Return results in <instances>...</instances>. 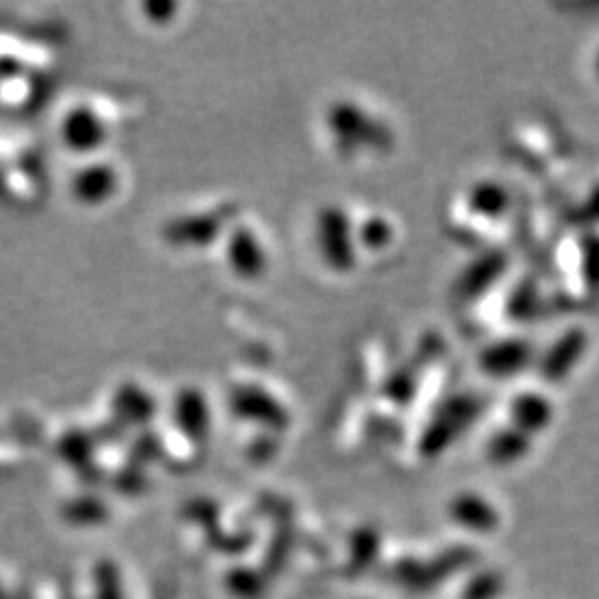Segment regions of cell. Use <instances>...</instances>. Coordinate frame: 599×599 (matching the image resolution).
<instances>
[{
  "instance_id": "obj_1",
  "label": "cell",
  "mask_w": 599,
  "mask_h": 599,
  "mask_svg": "<svg viewBox=\"0 0 599 599\" xmlns=\"http://www.w3.org/2000/svg\"><path fill=\"white\" fill-rule=\"evenodd\" d=\"M451 513L462 527L473 531H491L498 527V513L493 507L476 496L458 498L451 507Z\"/></svg>"
},
{
  "instance_id": "obj_2",
  "label": "cell",
  "mask_w": 599,
  "mask_h": 599,
  "mask_svg": "<svg viewBox=\"0 0 599 599\" xmlns=\"http://www.w3.org/2000/svg\"><path fill=\"white\" fill-rule=\"evenodd\" d=\"M502 589H505L502 576L496 571H485L469 582L462 599H496L502 593Z\"/></svg>"
},
{
  "instance_id": "obj_3",
  "label": "cell",
  "mask_w": 599,
  "mask_h": 599,
  "mask_svg": "<svg viewBox=\"0 0 599 599\" xmlns=\"http://www.w3.org/2000/svg\"><path fill=\"white\" fill-rule=\"evenodd\" d=\"M104 596L102 599H122L120 598V585H118V578H116V571L111 567V573L107 576V582H104Z\"/></svg>"
}]
</instances>
